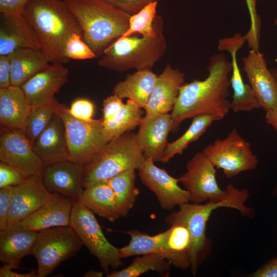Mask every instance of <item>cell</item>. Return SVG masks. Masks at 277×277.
<instances>
[{"label":"cell","instance_id":"cell-1","mask_svg":"<svg viewBox=\"0 0 277 277\" xmlns=\"http://www.w3.org/2000/svg\"><path fill=\"white\" fill-rule=\"evenodd\" d=\"M207 70L208 75L205 80H194L181 88L170 113L172 132H176L182 122L186 119L209 114L220 120L230 110L228 97L231 63L224 53H215L211 56Z\"/></svg>","mask_w":277,"mask_h":277},{"label":"cell","instance_id":"cell-2","mask_svg":"<svg viewBox=\"0 0 277 277\" xmlns=\"http://www.w3.org/2000/svg\"><path fill=\"white\" fill-rule=\"evenodd\" d=\"M23 15L34 30L50 63L65 64L67 42L81 28L64 0H30Z\"/></svg>","mask_w":277,"mask_h":277},{"label":"cell","instance_id":"cell-3","mask_svg":"<svg viewBox=\"0 0 277 277\" xmlns=\"http://www.w3.org/2000/svg\"><path fill=\"white\" fill-rule=\"evenodd\" d=\"M82 31V39L96 58L122 36L129 27L130 15L106 0H64Z\"/></svg>","mask_w":277,"mask_h":277},{"label":"cell","instance_id":"cell-4","mask_svg":"<svg viewBox=\"0 0 277 277\" xmlns=\"http://www.w3.org/2000/svg\"><path fill=\"white\" fill-rule=\"evenodd\" d=\"M227 196L219 202L206 204L187 203L179 206V210L167 215L165 222L169 225L180 223L188 229L192 240L190 268L193 276L201 263L210 251V242L206 235L207 222L212 212L221 207H228L244 213L247 209V195L242 189L233 185L226 186Z\"/></svg>","mask_w":277,"mask_h":277},{"label":"cell","instance_id":"cell-5","mask_svg":"<svg viewBox=\"0 0 277 277\" xmlns=\"http://www.w3.org/2000/svg\"><path fill=\"white\" fill-rule=\"evenodd\" d=\"M157 34L154 37L129 36L118 38L104 51L98 65L123 72L134 69H151L165 54L167 48L162 17L156 14Z\"/></svg>","mask_w":277,"mask_h":277},{"label":"cell","instance_id":"cell-6","mask_svg":"<svg viewBox=\"0 0 277 277\" xmlns=\"http://www.w3.org/2000/svg\"><path fill=\"white\" fill-rule=\"evenodd\" d=\"M145 161L136 134L125 133L111 140L83 166L82 186L85 188L122 172L139 170Z\"/></svg>","mask_w":277,"mask_h":277},{"label":"cell","instance_id":"cell-7","mask_svg":"<svg viewBox=\"0 0 277 277\" xmlns=\"http://www.w3.org/2000/svg\"><path fill=\"white\" fill-rule=\"evenodd\" d=\"M56 114L64 123L69 160L83 166L111 139L103 125V120L77 119L65 104L58 102Z\"/></svg>","mask_w":277,"mask_h":277},{"label":"cell","instance_id":"cell-8","mask_svg":"<svg viewBox=\"0 0 277 277\" xmlns=\"http://www.w3.org/2000/svg\"><path fill=\"white\" fill-rule=\"evenodd\" d=\"M83 245L69 225L38 231L32 252L37 262V277H45L51 273L63 262L73 257Z\"/></svg>","mask_w":277,"mask_h":277},{"label":"cell","instance_id":"cell-9","mask_svg":"<svg viewBox=\"0 0 277 277\" xmlns=\"http://www.w3.org/2000/svg\"><path fill=\"white\" fill-rule=\"evenodd\" d=\"M69 226L107 273L110 268L115 270L123 265L119 248L107 240L94 213L78 201L74 203Z\"/></svg>","mask_w":277,"mask_h":277},{"label":"cell","instance_id":"cell-10","mask_svg":"<svg viewBox=\"0 0 277 277\" xmlns=\"http://www.w3.org/2000/svg\"><path fill=\"white\" fill-rule=\"evenodd\" d=\"M214 167L223 170L227 179L253 170L259 160L252 151L250 144L235 129L222 140L216 139L202 151Z\"/></svg>","mask_w":277,"mask_h":277},{"label":"cell","instance_id":"cell-11","mask_svg":"<svg viewBox=\"0 0 277 277\" xmlns=\"http://www.w3.org/2000/svg\"><path fill=\"white\" fill-rule=\"evenodd\" d=\"M214 166L203 152L196 153L186 164V171L179 178L190 193V202H219L227 195L219 187Z\"/></svg>","mask_w":277,"mask_h":277},{"label":"cell","instance_id":"cell-12","mask_svg":"<svg viewBox=\"0 0 277 277\" xmlns=\"http://www.w3.org/2000/svg\"><path fill=\"white\" fill-rule=\"evenodd\" d=\"M0 161L24 177L41 174L45 167L24 132L18 129H5L1 133Z\"/></svg>","mask_w":277,"mask_h":277},{"label":"cell","instance_id":"cell-13","mask_svg":"<svg viewBox=\"0 0 277 277\" xmlns=\"http://www.w3.org/2000/svg\"><path fill=\"white\" fill-rule=\"evenodd\" d=\"M154 162L151 157L146 159L144 166L138 170V175L143 184L155 195L162 208L170 210L189 203L190 193L180 187L179 179L156 166Z\"/></svg>","mask_w":277,"mask_h":277},{"label":"cell","instance_id":"cell-14","mask_svg":"<svg viewBox=\"0 0 277 277\" xmlns=\"http://www.w3.org/2000/svg\"><path fill=\"white\" fill-rule=\"evenodd\" d=\"M245 72L254 95L265 112L277 108V81L267 67L264 54L250 49L242 58Z\"/></svg>","mask_w":277,"mask_h":277},{"label":"cell","instance_id":"cell-15","mask_svg":"<svg viewBox=\"0 0 277 277\" xmlns=\"http://www.w3.org/2000/svg\"><path fill=\"white\" fill-rule=\"evenodd\" d=\"M246 43L244 35L236 33L231 37L220 38L217 49L228 52L231 58L230 86L233 90L230 110L233 112L250 111L260 108V106L249 84L244 82L237 61L238 51Z\"/></svg>","mask_w":277,"mask_h":277},{"label":"cell","instance_id":"cell-16","mask_svg":"<svg viewBox=\"0 0 277 277\" xmlns=\"http://www.w3.org/2000/svg\"><path fill=\"white\" fill-rule=\"evenodd\" d=\"M51 193L45 187L41 174L25 177L13 186L7 226L21 222L50 197Z\"/></svg>","mask_w":277,"mask_h":277},{"label":"cell","instance_id":"cell-17","mask_svg":"<svg viewBox=\"0 0 277 277\" xmlns=\"http://www.w3.org/2000/svg\"><path fill=\"white\" fill-rule=\"evenodd\" d=\"M69 70L61 63H50L22 86L29 104L36 106L50 102L68 82Z\"/></svg>","mask_w":277,"mask_h":277},{"label":"cell","instance_id":"cell-18","mask_svg":"<svg viewBox=\"0 0 277 277\" xmlns=\"http://www.w3.org/2000/svg\"><path fill=\"white\" fill-rule=\"evenodd\" d=\"M83 166L70 160L45 166L41 175L46 189L78 201L84 191Z\"/></svg>","mask_w":277,"mask_h":277},{"label":"cell","instance_id":"cell-19","mask_svg":"<svg viewBox=\"0 0 277 277\" xmlns=\"http://www.w3.org/2000/svg\"><path fill=\"white\" fill-rule=\"evenodd\" d=\"M138 127L136 139L145 159L161 162L172 129L170 114L144 116Z\"/></svg>","mask_w":277,"mask_h":277},{"label":"cell","instance_id":"cell-20","mask_svg":"<svg viewBox=\"0 0 277 277\" xmlns=\"http://www.w3.org/2000/svg\"><path fill=\"white\" fill-rule=\"evenodd\" d=\"M185 73L168 64L157 75L148 104L144 109L146 116L171 111L184 84Z\"/></svg>","mask_w":277,"mask_h":277},{"label":"cell","instance_id":"cell-21","mask_svg":"<svg viewBox=\"0 0 277 277\" xmlns=\"http://www.w3.org/2000/svg\"><path fill=\"white\" fill-rule=\"evenodd\" d=\"M75 202L61 194L51 193L42 206L21 222L26 229L37 232L54 227L69 226Z\"/></svg>","mask_w":277,"mask_h":277},{"label":"cell","instance_id":"cell-22","mask_svg":"<svg viewBox=\"0 0 277 277\" xmlns=\"http://www.w3.org/2000/svg\"><path fill=\"white\" fill-rule=\"evenodd\" d=\"M37 231L26 229L21 222L0 230V261L18 268L22 259L32 254Z\"/></svg>","mask_w":277,"mask_h":277},{"label":"cell","instance_id":"cell-23","mask_svg":"<svg viewBox=\"0 0 277 277\" xmlns=\"http://www.w3.org/2000/svg\"><path fill=\"white\" fill-rule=\"evenodd\" d=\"M0 15V55L20 48L41 49L34 30L23 14Z\"/></svg>","mask_w":277,"mask_h":277},{"label":"cell","instance_id":"cell-24","mask_svg":"<svg viewBox=\"0 0 277 277\" xmlns=\"http://www.w3.org/2000/svg\"><path fill=\"white\" fill-rule=\"evenodd\" d=\"M32 145L45 166L69 160L64 123L57 114Z\"/></svg>","mask_w":277,"mask_h":277},{"label":"cell","instance_id":"cell-25","mask_svg":"<svg viewBox=\"0 0 277 277\" xmlns=\"http://www.w3.org/2000/svg\"><path fill=\"white\" fill-rule=\"evenodd\" d=\"M31 109L21 87L0 89V123L5 129L23 131Z\"/></svg>","mask_w":277,"mask_h":277},{"label":"cell","instance_id":"cell-26","mask_svg":"<svg viewBox=\"0 0 277 277\" xmlns=\"http://www.w3.org/2000/svg\"><path fill=\"white\" fill-rule=\"evenodd\" d=\"M9 55L12 86H22L50 64L40 49L20 48L13 51Z\"/></svg>","mask_w":277,"mask_h":277},{"label":"cell","instance_id":"cell-27","mask_svg":"<svg viewBox=\"0 0 277 277\" xmlns=\"http://www.w3.org/2000/svg\"><path fill=\"white\" fill-rule=\"evenodd\" d=\"M157 77V75L151 69L136 70L128 74L124 81L117 83L113 88V94L122 99L127 98L144 109Z\"/></svg>","mask_w":277,"mask_h":277},{"label":"cell","instance_id":"cell-28","mask_svg":"<svg viewBox=\"0 0 277 277\" xmlns=\"http://www.w3.org/2000/svg\"><path fill=\"white\" fill-rule=\"evenodd\" d=\"M78 202L94 214L110 222L121 217L108 180L97 182L84 188Z\"/></svg>","mask_w":277,"mask_h":277},{"label":"cell","instance_id":"cell-29","mask_svg":"<svg viewBox=\"0 0 277 277\" xmlns=\"http://www.w3.org/2000/svg\"><path fill=\"white\" fill-rule=\"evenodd\" d=\"M126 233L130 236V240L128 245L119 248L121 259L155 253L162 255L168 260V230L153 236L133 229L129 230L126 231Z\"/></svg>","mask_w":277,"mask_h":277},{"label":"cell","instance_id":"cell-30","mask_svg":"<svg viewBox=\"0 0 277 277\" xmlns=\"http://www.w3.org/2000/svg\"><path fill=\"white\" fill-rule=\"evenodd\" d=\"M167 230L168 261L180 269L190 267L192 240L188 229L183 224L175 223Z\"/></svg>","mask_w":277,"mask_h":277},{"label":"cell","instance_id":"cell-31","mask_svg":"<svg viewBox=\"0 0 277 277\" xmlns=\"http://www.w3.org/2000/svg\"><path fill=\"white\" fill-rule=\"evenodd\" d=\"M135 170H129L107 180L113 192L121 217L126 216L140 194L135 186Z\"/></svg>","mask_w":277,"mask_h":277},{"label":"cell","instance_id":"cell-32","mask_svg":"<svg viewBox=\"0 0 277 277\" xmlns=\"http://www.w3.org/2000/svg\"><path fill=\"white\" fill-rule=\"evenodd\" d=\"M217 117L209 114H203L193 117L188 129L175 141L168 143L161 162L166 163L176 154H182L191 143L197 140Z\"/></svg>","mask_w":277,"mask_h":277},{"label":"cell","instance_id":"cell-33","mask_svg":"<svg viewBox=\"0 0 277 277\" xmlns=\"http://www.w3.org/2000/svg\"><path fill=\"white\" fill-rule=\"evenodd\" d=\"M171 265V263L161 254L146 253L134 259L127 267L107 273V276L137 277L149 271H156L162 275L167 276L169 275Z\"/></svg>","mask_w":277,"mask_h":277},{"label":"cell","instance_id":"cell-34","mask_svg":"<svg viewBox=\"0 0 277 277\" xmlns=\"http://www.w3.org/2000/svg\"><path fill=\"white\" fill-rule=\"evenodd\" d=\"M143 113L142 108L128 100L124 106L113 117L103 121V125L112 140L138 126Z\"/></svg>","mask_w":277,"mask_h":277},{"label":"cell","instance_id":"cell-35","mask_svg":"<svg viewBox=\"0 0 277 277\" xmlns=\"http://www.w3.org/2000/svg\"><path fill=\"white\" fill-rule=\"evenodd\" d=\"M58 102L54 98L49 102L31 107L23 131L32 145L56 114Z\"/></svg>","mask_w":277,"mask_h":277},{"label":"cell","instance_id":"cell-36","mask_svg":"<svg viewBox=\"0 0 277 277\" xmlns=\"http://www.w3.org/2000/svg\"><path fill=\"white\" fill-rule=\"evenodd\" d=\"M158 3H151L137 13L130 16L129 27L120 38L138 33L144 37H154L157 34V25L155 20Z\"/></svg>","mask_w":277,"mask_h":277},{"label":"cell","instance_id":"cell-37","mask_svg":"<svg viewBox=\"0 0 277 277\" xmlns=\"http://www.w3.org/2000/svg\"><path fill=\"white\" fill-rule=\"evenodd\" d=\"M65 55L69 60H85L96 58L92 50L82 39V35L77 33H74L67 42Z\"/></svg>","mask_w":277,"mask_h":277},{"label":"cell","instance_id":"cell-38","mask_svg":"<svg viewBox=\"0 0 277 277\" xmlns=\"http://www.w3.org/2000/svg\"><path fill=\"white\" fill-rule=\"evenodd\" d=\"M248 8L250 26L244 35L246 42L250 49L259 50L261 20L257 12L256 0H245Z\"/></svg>","mask_w":277,"mask_h":277},{"label":"cell","instance_id":"cell-39","mask_svg":"<svg viewBox=\"0 0 277 277\" xmlns=\"http://www.w3.org/2000/svg\"><path fill=\"white\" fill-rule=\"evenodd\" d=\"M70 114L74 117L84 121L92 119L94 105L88 100L78 98L74 101L69 108Z\"/></svg>","mask_w":277,"mask_h":277},{"label":"cell","instance_id":"cell-40","mask_svg":"<svg viewBox=\"0 0 277 277\" xmlns=\"http://www.w3.org/2000/svg\"><path fill=\"white\" fill-rule=\"evenodd\" d=\"M13 191V186L0 188V230L7 226Z\"/></svg>","mask_w":277,"mask_h":277},{"label":"cell","instance_id":"cell-41","mask_svg":"<svg viewBox=\"0 0 277 277\" xmlns=\"http://www.w3.org/2000/svg\"><path fill=\"white\" fill-rule=\"evenodd\" d=\"M25 177L15 169L9 165L0 163V188L16 186L21 184Z\"/></svg>","mask_w":277,"mask_h":277},{"label":"cell","instance_id":"cell-42","mask_svg":"<svg viewBox=\"0 0 277 277\" xmlns=\"http://www.w3.org/2000/svg\"><path fill=\"white\" fill-rule=\"evenodd\" d=\"M125 13L132 15L138 12L148 4L163 0H106Z\"/></svg>","mask_w":277,"mask_h":277},{"label":"cell","instance_id":"cell-43","mask_svg":"<svg viewBox=\"0 0 277 277\" xmlns=\"http://www.w3.org/2000/svg\"><path fill=\"white\" fill-rule=\"evenodd\" d=\"M122 98L113 94L103 101V120L107 121L113 117L124 106Z\"/></svg>","mask_w":277,"mask_h":277},{"label":"cell","instance_id":"cell-44","mask_svg":"<svg viewBox=\"0 0 277 277\" xmlns=\"http://www.w3.org/2000/svg\"><path fill=\"white\" fill-rule=\"evenodd\" d=\"M30 0H0V14L22 15Z\"/></svg>","mask_w":277,"mask_h":277},{"label":"cell","instance_id":"cell-45","mask_svg":"<svg viewBox=\"0 0 277 277\" xmlns=\"http://www.w3.org/2000/svg\"><path fill=\"white\" fill-rule=\"evenodd\" d=\"M11 85V65L9 55H0V89L6 88Z\"/></svg>","mask_w":277,"mask_h":277},{"label":"cell","instance_id":"cell-46","mask_svg":"<svg viewBox=\"0 0 277 277\" xmlns=\"http://www.w3.org/2000/svg\"><path fill=\"white\" fill-rule=\"evenodd\" d=\"M249 276L252 277H277V257L269 260Z\"/></svg>","mask_w":277,"mask_h":277},{"label":"cell","instance_id":"cell-47","mask_svg":"<svg viewBox=\"0 0 277 277\" xmlns=\"http://www.w3.org/2000/svg\"><path fill=\"white\" fill-rule=\"evenodd\" d=\"M14 267L11 265L4 264L0 268L1 277H37V270H33L30 272L21 273L13 271Z\"/></svg>","mask_w":277,"mask_h":277},{"label":"cell","instance_id":"cell-48","mask_svg":"<svg viewBox=\"0 0 277 277\" xmlns=\"http://www.w3.org/2000/svg\"><path fill=\"white\" fill-rule=\"evenodd\" d=\"M265 118L267 123L277 131V108L266 112Z\"/></svg>","mask_w":277,"mask_h":277},{"label":"cell","instance_id":"cell-49","mask_svg":"<svg viewBox=\"0 0 277 277\" xmlns=\"http://www.w3.org/2000/svg\"><path fill=\"white\" fill-rule=\"evenodd\" d=\"M103 276V272L102 271L94 270H89L83 275L84 277H102Z\"/></svg>","mask_w":277,"mask_h":277},{"label":"cell","instance_id":"cell-50","mask_svg":"<svg viewBox=\"0 0 277 277\" xmlns=\"http://www.w3.org/2000/svg\"><path fill=\"white\" fill-rule=\"evenodd\" d=\"M272 75L277 81V68H273L270 70Z\"/></svg>","mask_w":277,"mask_h":277},{"label":"cell","instance_id":"cell-51","mask_svg":"<svg viewBox=\"0 0 277 277\" xmlns=\"http://www.w3.org/2000/svg\"><path fill=\"white\" fill-rule=\"evenodd\" d=\"M274 25L277 30V18L274 21Z\"/></svg>","mask_w":277,"mask_h":277},{"label":"cell","instance_id":"cell-52","mask_svg":"<svg viewBox=\"0 0 277 277\" xmlns=\"http://www.w3.org/2000/svg\"><path fill=\"white\" fill-rule=\"evenodd\" d=\"M273 194L275 195V194H277V186H276V188H275L274 191L273 192Z\"/></svg>","mask_w":277,"mask_h":277}]
</instances>
